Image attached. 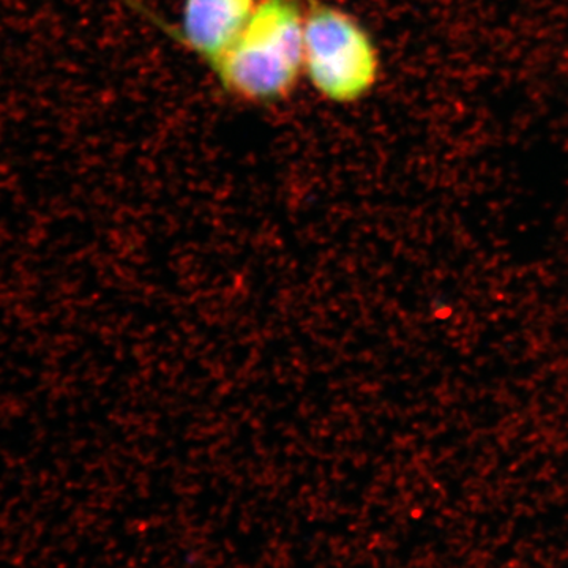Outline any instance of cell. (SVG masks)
<instances>
[{"mask_svg": "<svg viewBox=\"0 0 568 568\" xmlns=\"http://www.w3.org/2000/svg\"><path fill=\"white\" fill-rule=\"evenodd\" d=\"M304 22L301 0H257L237 39L212 63L216 81L242 102L287 99L304 77Z\"/></svg>", "mask_w": 568, "mask_h": 568, "instance_id": "obj_1", "label": "cell"}, {"mask_svg": "<svg viewBox=\"0 0 568 568\" xmlns=\"http://www.w3.org/2000/svg\"><path fill=\"white\" fill-rule=\"evenodd\" d=\"M379 70V51L361 22L331 3H308L304 77L324 100L336 104L361 102L375 89Z\"/></svg>", "mask_w": 568, "mask_h": 568, "instance_id": "obj_2", "label": "cell"}, {"mask_svg": "<svg viewBox=\"0 0 568 568\" xmlns=\"http://www.w3.org/2000/svg\"><path fill=\"white\" fill-rule=\"evenodd\" d=\"M257 0H183L181 24L171 37L211 67L245 28Z\"/></svg>", "mask_w": 568, "mask_h": 568, "instance_id": "obj_3", "label": "cell"}]
</instances>
